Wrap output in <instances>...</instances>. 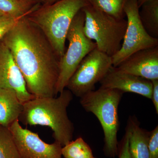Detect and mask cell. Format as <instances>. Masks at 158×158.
<instances>
[{"instance_id": "52a82bcc", "label": "cell", "mask_w": 158, "mask_h": 158, "mask_svg": "<svg viewBox=\"0 0 158 158\" xmlns=\"http://www.w3.org/2000/svg\"><path fill=\"white\" fill-rule=\"evenodd\" d=\"M113 66L112 57L95 48L82 60L66 88L73 95L81 97L94 90L95 85L103 79Z\"/></svg>"}, {"instance_id": "d4e9b609", "label": "cell", "mask_w": 158, "mask_h": 158, "mask_svg": "<svg viewBox=\"0 0 158 158\" xmlns=\"http://www.w3.org/2000/svg\"><path fill=\"white\" fill-rule=\"evenodd\" d=\"M58 0H45L44 2L43 3L42 5H48L52 4L55 2H57Z\"/></svg>"}, {"instance_id": "ffe728a7", "label": "cell", "mask_w": 158, "mask_h": 158, "mask_svg": "<svg viewBox=\"0 0 158 158\" xmlns=\"http://www.w3.org/2000/svg\"><path fill=\"white\" fill-rule=\"evenodd\" d=\"M24 16H26L14 17L4 15L0 17V41L16 23Z\"/></svg>"}, {"instance_id": "2e32d148", "label": "cell", "mask_w": 158, "mask_h": 158, "mask_svg": "<svg viewBox=\"0 0 158 158\" xmlns=\"http://www.w3.org/2000/svg\"><path fill=\"white\" fill-rule=\"evenodd\" d=\"M62 154L64 158H98L94 156L91 148L81 137L63 146Z\"/></svg>"}, {"instance_id": "ba28073f", "label": "cell", "mask_w": 158, "mask_h": 158, "mask_svg": "<svg viewBox=\"0 0 158 158\" xmlns=\"http://www.w3.org/2000/svg\"><path fill=\"white\" fill-rule=\"evenodd\" d=\"M137 0H127L124 12L127 26L121 48L112 57L113 67H117L132 54L144 49L158 46V38L151 36L144 28L139 16Z\"/></svg>"}, {"instance_id": "5b68a950", "label": "cell", "mask_w": 158, "mask_h": 158, "mask_svg": "<svg viewBox=\"0 0 158 158\" xmlns=\"http://www.w3.org/2000/svg\"><path fill=\"white\" fill-rule=\"evenodd\" d=\"M82 10L85 15L83 31L85 36L94 41L98 49L113 56L121 48L127 21L116 19L90 4Z\"/></svg>"}, {"instance_id": "cb8c5ba5", "label": "cell", "mask_w": 158, "mask_h": 158, "mask_svg": "<svg viewBox=\"0 0 158 158\" xmlns=\"http://www.w3.org/2000/svg\"><path fill=\"white\" fill-rule=\"evenodd\" d=\"M20 2L30 8L38 7L42 5L45 0H19Z\"/></svg>"}, {"instance_id": "d6986e66", "label": "cell", "mask_w": 158, "mask_h": 158, "mask_svg": "<svg viewBox=\"0 0 158 158\" xmlns=\"http://www.w3.org/2000/svg\"><path fill=\"white\" fill-rule=\"evenodd\" d=\"M39 6L30 8L19 0H0V11L4 15L11 17L26 16Z\"/></svg>"}, {"instance_id": "4316f807", "label": "cell", "mask_w": 158, "mask_h": 158, "mask_svg": "<svg viewBox=\"0 0 158 158\" xmlns=\"http://www.w3.org/2000/svg\"><path fill=\"white\" fill-rule=\"evenodd\" d=\"M4 15L2 13V12H1V11H0V17H2V16L3 15Z\"/></svg>"}, {"instance_id": "30bf717a", "label": "cell", "mask_w": 158, "mask_h": 158, "mask_svg": "<svg viewBox=\"0 0 158 158\" xmlns=\"http://www.w3.org/2000/svg\"><path fill=\"white\" fill-rule=\"evenodd\" d=\"M0 88L16 93L22 103L34 98L27 88L24 78L9 49L0 41Z\"/></svg>"}, {"instance_id": "277c9868", "label": "cell", "mask_w": 158, "mask_h": 158, "mask_svg": "<svg viewBox=\"0 0 158 158\" xmlns=\"http://www.w3.org/2000/svg\"><path fill=\"white\" fill-rule=\"evenodd\" d=\"M124 93L120 90L100 88L84 94L80 104L88 113L93 114L99 121L104 133L103 150L106 156H117V134L119 127L118 107Z\"/></svg>"}, {"instance_id": "4fadbf2b", "label": "cell", "mask_w": 158, "mask_h": 158, "mask_svg": "<svg viewBox=\"0 0 158 158\" xmlns=\"http://www.w3.org/2000/svg\"><path fill=\"white\" fill-rule=\"evenodd\" d=\"M135 116L128 119L126 131L129 138V148L132 158H150L148 148L149 132L140 127Z\"/></svg>"}, {"instance_id": "7a4b0ae2", "label": "cell", "mask_w": 158, "mask_h": 158, "mask_svg": "<svg viewBox=\"0 0 158 158\" xmlns=\"http://www.w3.org/2000/svg\"><path fill=\"white\" fill-rule=\"evenodd\" d=\"M73 99V94L68 89L58 97L34 98L23 104L19 121L24 125L49 127L55 141L63 147L73 138L74 128L67 111Z\"/></svg>"}, {"instance_id": "e0dca14e", "label": "cell", "mask_w": 158, "mask_h": 158, "mask_svg": "<svg viewBox=\"0 0 158 158\" xmlns=\"http://www.w3.org/2000/svg\"><path fill=\"white\" fill-rule=\"evenodd\" d=\"M89 4L116 19H124L125 5L127 0H88Z\"/></svg>"}, {"instance_id": "603a6c76", "label": "cell", "mask_w": 158, "mask_h": 158, "mask_svg": "<svg viewBox=\"0 0 158 158\" xmlns=\"http://www.w3.org/2000/svg\"><path fill=\"white\" fill-rule=\"evenodd\" d=\"M152 83V88L151 99L155 108L156 112L158 114V80L151 81Z\"/></svg>"}, {"instance_id": "5bb4252c", "label": "cell", "mask_w": 158, "mask_h": 158, "mask_svg": "<svg viewBox=\"0 0 158 158\" xmlns=\"http://www.w3.org/2000/svg\"><path fill=\"white\" fill-rule=\"evenodd\" d=\"M23 107L14 91L0 88V125L9 127L18 120Z\"/></svg>"}, {"instance_id": "7402d4cb", "label": "cell", "mask_w": 158, "mask_h": 158, "mask_svg": "<svg viewBox=\"0 0 158 158\" xmlns=\"http://www.w3.org/2000/svg\"><path fill=\"white\" fill-rule=\"evenodd\" d=\"M117 156L118 158H132L129 148L128 135L126 131L124 135L118 142Z\"/></svg>"}, {"instance_id": "3957f363", "label": "cell", "mask_w": 158, "mask_h": 158, "mask_svg": "<svg viewBox=\"0 0 158 158\" xmlns=\"http://www.w3.org/2000/svg\"><path fill=\"white\" fill-rule=\"evenodd\" d=\"M88 0H58L48 5H40L27 15L48 40L59 59L65 52L66 36L75 16Z\"/></svg>"}, {"instance_id": "7c38bea8", "label": "cell", "mask_w": 158, "mask_h": 158, "mask_svg": "<svg viewBox=\"0 0 158 158\" xmlns=\"http://www.w3.org/2000/svg\"><path fill=\"white\" fill-rule=\"evenodd\" d=\"M116 67L149 81L158 80V46L134 53Z\"/></svg>"}, {"instance_id": "6da1fadb", "label": "cell", "mask_w": 158, "mask_h": 158, "mask_svg": "<svg viewBox=\"0 0 158 158\" xmlns=\"http://www.w3.org/2000/svg\"><path fill=\"white\" fill-rule=\"evenodd\" d=\"M27 16L2 40L12 54L29 92L35 98L55 97L60 59L42 31Z\"/></svg>"}, {"instance_id": "8fae6325", "label": "cell", "mask_w": 158, "mask_h": 158, "mask_svg": "<svg viewBox=\"0 0 158 158\" xmlns=\"http://www.w3.org/2000/svg\"><path fill=\"white\" fill-rule=\"evenodd\" d=\"M99 83L100 88L116 89L124 93L137 94L151 99V81L122 71L116 67L113 66Z\"/></svg>"}, {"instance_id": "9a60e30c", "label": "cell", "mask_w": 158, "mask_h": 158, "mask_svg": "<svg viewBox=\"0 0 158 158\" xmlns=\"http://www.w3.org/2000/svg\"><path fill=\"white\" fill-rule=\"evenodd\" d=\"M139 14L142 25L147 33L158 38V0H150L140 7Z\"/></svg>"}, {"instance_id": "8992f818", "label": "cell", "mask_w": 158, "mask_h": 158, "mask_svg": "<svg viewBox=\"0 0 158 158\" xmlns=\"http://www.w3.org/2000/svg\"><path fill=\"white\" fill-rule=\"evenodd\" d=\"M85 15L82 9L75 16L69 29L66 39L68 49L59 61L57 94L66 88L71 77L86 56L96 48L94 41L86 37L83 31Z\"/></svg>"}, {"instance_id": "9c48e42d", "label": "cell", "mask_w": 158, "mask_h": 158, "mask_svg": "<svg viewBox=\"0 0 158 158\" xmlns=\"http://www.w3.org/2000/svg\"><path fill=\"white\" fill-rule=\"evenodd\" d=\"M20 158H62V146L57 141L46 143L37 133L24 128L18 120L9 127Z\"/></svg>"}, {"instance_id": "ac0fdd59", "label": "cell", "mask_w": 158, "mask_h": 158, "mask_svg": "<svg viewBox=\"0 0 158 158\" xmlns=\"http://www.w3.org/2000/svg\"><path fill=\"white\" fill-rule=\"evenodd\" d=\"M0 158H20L17 146L9 127L1 125Z\"/></svg>"}, {"instance_id": "484cf974", "label": "cell", "mask_w": 158, "mask_h": 158, "mask_svg": "<svg viewBox=\"0 0 158 158\" xmlns=\"http://www.w3.org/2000/svg\"><path fill=\"white\" fill-rule=\"evenodd\" d=\"M150 1V0H137L138 2V6H139V8L142 6V5L144 4V3L146 2H148V1Z\"/></svg>"}, {"instance_id": "44dd1931", "label": "cell", "mask_w": 158, "mask_h": 158, "mask_svg": "<svg viewBox=\"0 0 158 158\" xmlns=\"http://www.w3.org/2000/svg\"><path fill=\"white\" fill-rule=\"evenodd\" d=\"M148 148L150 158H158V126L149 132Z\"/></svg>"}]
</instances>
